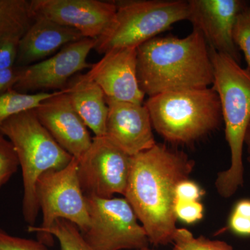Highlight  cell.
<instances>
[{
  "instance_id": "6da1fadb",
  "label": "cell",
  "mask_w": 250,
  "mask_h": 250,
  "mask_svg": "<svg viewBox=\"0 0 250 250\" xmlns=\"http://www.w3.org/2000/svg\"><path fill=\"white\" fill-rule=\"evenodd\" d=\"M195 166V161L186 153L159 143L131 156L124 197L146 230L151 244L172 243L177 229L176 188L189 179Z\"/></svg>"
},
{
  "instance_id": "7a4b0ae2",
  "label": "cell",
  "mask_w": 250,
  "mask_h": 250,
  "mask_svg": "<svg viewBox=\"0 0 250 250\" xmlns=\"http://www.w3.org/2000/svg\"><path fill=\"white\" fill-rule=\"evenodd\" d=\"M137 79L143 93L152 97L172 90L213 85L209 46L200 31L187 37H156L137 47Z\"/></svg>"
},
{
  "instance_id": "3957f363",
  "label": "cell",
  "mask_w": 250,
  "mask_h": 250,
  "mask_svg": "<svg viewBox=\"0 0 250 250\" xmlns=\"http://www.w3.org/2000/svg\"><path fill=\"white\" fill-rule=\"evenodd\" d=\"M209 49L214 77L212 88L220 99L231 154L229 167L219 172L215 186L220 196L229 198L244 182L243 153L250 122V70L226 54Z\"/></svg>"
},
{
  "instance_id": "277c9868",
  "label": "cell",
  "mask_w": 250,
  "mask_h": 250,
  "mask_svg": "<svg viewBox=\"0 0 250 250\" xmlns=\"http://www.w3.org/2000/svg\"><path fill=\"white\" fill-rule=\"evenodd\" d=\"M153 129L173 144H190L218 129L223 119L213 88L172 90L144 102Z\"/></svg>"
},
{
  "instance_id": "5b68a950",
  "label": "cell",
  "mask_w": 250,
  "mask_h": 250,
  "mask_svg": "<svg viewBox=\"0 0 250 250\" xmlns=\"http://www.w3.org/2000/svg\"><path fill=\"white\" fill-rule=\"evenodd\" d=\"M14 146L22 169L24 196L22 213L29 226H34L39 208L36 186L41 174L66 167L73 157L56 142L41 124L34 109L11 117L0 126Z\"/></svg>"
},
{
  "instance_id": "8992f818",
  "label": "cell",
  "mask_w": 250,
  "mask_h": 250,
  "mask_svg": "<svg viewBox=\"0 0 250 250\" xmlns=\"http://www.w3.org/2000/svg\"><path fill=\"white\" fill-rule=\"evenodd\" d=\"M114 19L96 40L95 50L104 54L113 49L138 47L169 29L188 21V1L136 0L116 1Z\"/></svg>"
},
{
  "instance_id": "52a82bcc",
  "label": "cell",
  "mask_w": 250,
  "mask_h": 250,
  "mask_svg": "<svg viewBox=\"0 0 250 250\" xmlns=\"http://www.w3.org/2000/svg\"><path fill=\"white\" fill-rule=\"evenodd\" d=\"M85 197L90 223L82 233L93 250L148 248L146 230L125 197Z\"/></svg>"
},
{
  "instance_id": "ba28073f",
  "label": "cell",
  "mask_w": 250,
  "mask_h": 250,
  "mask_svg": "<svg viewBox=\"0 0 250 250\" xmlns=\"http://www.w3.org/2000/svg\"><path fill=\"white\" fill-rule=\"evenodd\" d=\"M78 164L73 157L66 167L47 171L38 179L36 200L42 210V223L39 227L29 226V232L47 229L59 219L75 224L82 233L88 229L89 215L79 180Z\"/></svg>"
},
{
  "instance_id": "9c48e42d",
  "label": "cell",
  "mask_w": 250,
  "mask_h": 250,
  "mask_svg": "<svg viewBox=\"0 0 250 250\" xmlns=\"http://www.w3.org/2000/svg\"><path fill=\"white\" fill-rule=\"evenodd\" d=\"M78 177L85 196L111 198L124 196L131 170V156L105 136L95 137L78 160Z\"/></svg>"
},
{
  "instance_id": "30bf717a",
  "label": "cell",
  "mask_w": 250,
  "mask_h": 250,
  "mask_svg": "<svg viewBox=\"0 0 250 250\" xmlns=\"http://www.w3.org/2000/svg\"><path fill=\"white\" fill-rule=\"evenodd\" d=\"M96 40L83 38L65 46L49 58L22 67L14 90L24 93L38 90H65L72 77L92 67L87 62V58L95 49Z\"/></svg>"
},
{
  "instance_id": "8fae6325",
  "label": "cell",
  "mask_w": 250,
  "mask_h": 250,
  "mask_svg": "<svg viewBox=\"0 0 250 250\" xmlns=\"http://www.w3.org/2000/svg\"><path fill=\"white\" fill-rule=\"evenodd\" d=\"M34 17L75 29L83 38L98 39L114 19L116 1L100 0H30Z\"/></svg>"
},
{
  "instance_id": "7c38bea8",
  "label": "cell",
  "mask_w": 250,
  "mask_h": 250,
  "mask_svg": "<svg viewBox=\"0 0 250 250\" xmlns=\"http://www.w3.org/2000/svg\"><path fill=\"white\" fill-rule=\"evenodd\" d=\"M188 5V21L193 29L202 33L210 47L239 63L241 55L233 40V29L246 3L240 0H190Z\"/></svg>"
},
{
  "instance_id": "4fadbf2b",
  "label": "cell",
  "mask_w": 250,
  "mask_h": 250,
  "mask_svg": "<svg viewBox=\"0 0 250 250\" xmlns=\"http://www.w3.org/2000/svg\"><path fill=\"white\" fill-rule=\"evenodd\" d=\"M136 70L137 47H123L108 51L85 75L101 88L106 98L143 104L146 95L140 88Z\"/></svg>"
},
{
  "instance_id": "5bb4252c",
  "label": "cell",
  "mask_w": 250,
  "mask_h": 250,
  "mask_svg": "<svg viewBox=\"0 0 250 250\" xmlns=\"http://www.w3.org/2000/svg\"><path fill=\"white\" fill-rule=\"evenodd\" d=\"M34 111L41 124L64 150L77 160L84 155L93 139L88 128L74 109L67 88L44 100Z\"/></svg>"
},
{
  "instance_id": "9a60e30c",
  "label": "cell",
  "mask_w": 250,
  "mask_h": 250,
  "mask_svg": "<svg viewBox=\"0 0 250 250\" xmlns=\"http://www.w3.org/2000/svg\"><path fill=\"white\" fill-rule=\"evenodd\" d=\"M108 111L105 137L133 156L156 144L150 116L144 104L126 103L106 98Z\"/></svg>"
},
{
  "instance_id": "2e32d148",
  "label": "cell",
  "mask_w": 250,
  "mask_h": 250,
  "mask_svg": "<svg viewBox=\"0 0 250 250\" xmlns=\"http://www.w3.org/2000/svg\"><path fill=\"white\" fill-rule=\"evenodd\" d=\"M83 38L72 28L47 18L34 17V22L19 41L16 65L26 67L40 62Z\"/></svg>"
},
{
  "instance_id": "e0dca14e",
  "label": "cell",
  "mask_w": 250,
  "mask_h": 250,
  "mask_svg": "<svg viewBox=\"0 0 250 250\" xmlns=\"http://www.w3.org/2000/svg\"><path fill=\"white\" fill-rule=\"evenodd\" d=\"M74 109L95 136H104L108 108L103 90L85 74L72 78L66 87Z\"/></svg>"
},
{
  "instance_id": "ac0fdd59",
  "label": "cell",
  "mask_w": 250,
  "mask_h": 250,
  "mask_svg": "<svg viewBox=\"0 0 250 250\" xmlns=\"http://www.w3.org/2000/svg\"><path fill=\"white\" fill-rule=\"evenodd\" d=\"M34 21L30 0H0V43L21 39Z\"/></svg>"
},
{
  "instance_id": "d6986e66",
  "label": "cell",
  "mask_w": 250,
  "mask_h": 250,
  "mask_svg": "<svg viewBox=\"0 0 250 250\" xmlns=\"http://www.w3.org/2000/svg\"><path fill=\"white\" fill-rule=\"evenodd\" d=\"M57 91L24 93L14 89L0 95V126L11 117L34 109Z\"/></svg>"
},
{
  "instance_id": "ffe728a7",
  "label": "cell",
  "mask_w": 250,
  "mask_h": 250,
  "mask_svg": "<svg viewBox=\"0 0 250 250\" xmlns=\"http://www.w3.org/2000/svg\"><path fill=\"white\" fill-rule=\"evenodd\" d=\"M42 243L44 241L51 243L52 236L56 237L60 243L62 250H93L75 224L59 219L51 228L37 233Z\"/></svg>"
},
{
  "instance_id": "44dd1931",
  "label": "cell",
  "mask_w": 250,
  "mask_h": 250,
  "mask_svg": "<svg viewBox=\"0 0 250 250\" xmlns=\"http://www.w3.org/2000/svg\"><path fill=\"white\" fill-rule=\"evenodd\" d=\"M172 250H233L226 242L195 237L189 230L177 228L173 237Z\"/></svg>"
},
{
  "instance_id": "7402d4cb",
  "label": "cell",
  "mask_w": 250,
  "mask_h": 250,
  "mask_svg": "<svg viewBox=\"0 0 250 250\" xmlns=\"http://www.w3.org/2000/svg\"><path fill=\"white\" fill-rule=\"evenodd\" d=\"M19 166L14 146L0 133V188L17 172Z\"/></svg>"
},
{
  "instance_id": "603a6c76",
  "label": "cell",
  "mask_w": 250,
  "mask_h": 250,
  "mask_svg": "<svg viewBox=\"0 0 250 250\" xmlns=\"http://www.w3.org/2000/svg\"><path fill=\"white\" fill-rule=\"evenodd\" d=\"M233 40L238 49L244 54L250 70V4H247L237 17Z\"/></svg>"
},
{
  "instance_id": "cb8c5ba5",
  "label": "cell",
  "mask_w": 250,
  "mask_h": 250,
  "mask_svg": "<svg viewBox=\"0 0 250 250\" xmlns=\"http://www.w3.org/2000/svg\"><path fill=\"white\" fill-rule=\"evenodd\" d=\"M228 228L238 236L250 237V199H243L235 205Z\"/></svg>"
},
{
  "instance_id": "d4e9b609",
  "label": "cell",
  "mask_w": 250,
  "mask_h": 250,
  "mask_svg": "<svg viewBox=\"0 0 250 250\" xmlns=\"http://www.w3.org/2000/svg\"><path fill=\"white\" fill-rule=\"evenodd\" d=\"M0 250H49L42 242L11 236L0 229Z\"/></svg>"
},
{
  "instance_id": "484cf974",
  "label": "cell",
  "mask_w": 250,
  "mask_h": 250,
  "mask_svg": "<svg viewBox=\"0 0 250 250\" xmlns=\"http://www.w3.org/2000/svg\"><path fill=\"white\" fill-rule=\"evenodd\" d=\"M174 210L177 218L187 224L197 223L203 218L204 207L200 201L176 200Z\"/></svg>"
},
{
  "instance_id": "4316f807",
  "label": "cell",
  "mask_w": 250,
  "mask_h": 250,
  "mask_svg": "<svg viewBox=\"0 0 250 250\" xmlns=\"http://www.w3.org/2000/svg\"><path fill=\"white\" fill-rule=\"evenodd\" d=\"M20 40L21 39L14 38L0 43V70L16 65Z\"/></svg>"
},
{
  "instance_id": "83f0119b",
  "label": "cell",
  "mask_w": 250,
  "mask_h": 250,
  "mask_svg": "<svg viewBox=\"0 0 250 250\" xmlns=\"http://www.w3.org/2000/svg\"><path fill=\"white\" fill-rule=\"evenodd\" d=\"M205 194L198 184L189 179L182 181L176 188V200L180 201H200Z\"/></svg>"
},
{
  "instance_id": "f1b7e54d",
  "label": "cell",
  "mask_w": 250,
  "mask_h": 250,
  "mask_svg": "<svg viewBox=\"0 0 250 250\" xmlns=\"http://www.w3.org/2000/svg\"><path fill=\"white\" fill-rule=\"evenodd\" d=\"M22 67L15 65L10 68L0 70V95L14 89L22 72Z\"/></svg>"
},
{
  "instance_id": "f546056e",
  "label": "cell",
  "mask_w": 250,
  "mask_h": 250,
  "mask_svg": "<svg viewBox=\"0 0 250 250\" xmlns=\"http://www.w3.org/2000/svg\"><path fill=\"white\" fill-rule=\"evenodd\" d=\"M244 145H246L247 147V151L248 154V161L250 164V122L249 125H248V129H247L246 136H245Z\"/></svg>"
},
{
  "instance_id": "4dcf8cb0",
  "label": "cell",
  "mask_w": 250,
  "mask_h": 250,
  "mask_svg": "<svg viewBox=\"0 0 250 250\" xmlns=\"http://www.w3.org/2000/svg\"><path fill=\"white\" fill-rule=\"evenodd\" d=\"M133 250H151V249H149V248H141V249Z\"/></svg>"
}]
</instances>
